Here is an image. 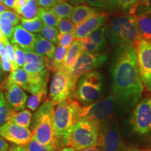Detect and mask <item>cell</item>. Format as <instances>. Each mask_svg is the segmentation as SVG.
<instances>
[{
  "label": "cell",
  "mask_w": 151,
  "mask_h": 151,
  "mask_svg": "<svg viewBox=\"0 0 151 151\" xmlns=\"http://www.w3.org/2000/svg\"><path fill=\"white\" fill-rule=\"evenodd\" d=\"M81 105L77 100L67 99L55 105L53 113V129L56 150L67 146L71 132L78 122V113Z\"/></svg>",
  "instance_id": "obj_2"
},
{
  "label": "cell",
  "mask_w": 151,
  "mask_h": 151,
  "mask_svg": "<svg viewBox=\"0 0 151 151\" xmlns=\"http://www.w3.org/2000/svg\"><path fill=\"white\" fill-rule=\"evenodd\" d=\"M32 131L12 122H6L0 126V136L16 146H24L32 138Z\"/></svg>",
  "instance_id": "obj_13"
},
{
  "label": "cell",
  "mask_w": 151,
  "mask_h": 151,
  "mask_svg": "<svg viewBox=\"0 0 151 151\" xmlns=\"http://www.w3.org/2000/svg\"><path fill=\"white\" fill-rule=\"evenodd\" d=\"M130 124L138 134L146 136L151 133V95L137 104L132 114Z\"/></svg>",
  "instance_id": "obj_10"
},
{
  "label": "cell",
  "mask_w": 151,
  "mask_h": 151,
  "mask_svg": "<svg viewBox=\"0 0 151 151\" xmlns=\"http://www.w3.org/2000/svg\"><path fill=\"white\" fill-rule=\"evenodd\" d=\"M107 60L106 54L83 52L70 73L71 83L73 89L76 90L78 79L85 73L95 70L101 67Z\"/></svg>",
  "instance_id": "obj_11"
},
{
  "label": "cell",
  "mask_w": 151,
  "mask_h": 151,
  "mask_svg": "<svg viewBox=\"0 0 151 151\" xmlns=\"http://www.w3.org/2000/svg\"><path fill=\"white\" fill-rule=\"evenodd\" d=\"M37 2L38 6L41 8L50 9L60 1L59 0H37Z\"/></svg>",
  "instance_id": "obj_44"
},
{
  "label": "cell",
  "mask_w": 151,
  "mask_h": 151,
  "mask_svg": "<svg viewBox=\"0 0 151 151\" xmlns=\"http://www.w3.org/2000/svg\"><path fill=\"white\" fill-rule=\"evenodd\" d=\"M59 1H65L66 0H59Z\"/></svg>",
  "instance_id": "obj_57"
},
{
  "label": "cell",
  "mask_w": 151,
  "mask_h": 151,
  "mask_svg": "<svg viewBox=\"0 0 151 151\" xmlns=\"http://www.w3.org/2000/svg\"><path fill=\"white\" fill-rule=\"evenodd\" d=\"M83 49L82 40L81 39H75L71 46L68 49L66 58L64 62L63 68L71 73L76 63L78 61V58L83 52Z\"/></svg>",
  "instance_id": "obj_18"
},
{
  "label": "cell",
  "mask_w": 151,
  "mask_h": 151,
  "mask_svg": "<svg viewBox=\"0 0 151 151\" xmlns=\"http://www.w3.org/2000/svg\"><path fill=\"white\" fill-rule=\"evenodd\" d=\"M121 0H107L106 9L110 12H115L118 11L120 8Z\"/></svg>",
  "instance_id": "obj_45"
},
{
  "label": "cell",
  "mask_w": 151,
  "mask_h": 151,
  "mask_svg": "<svg viewBox=\"0 0 151 151\" xmlns=\"http://www.w3.org/2000/svg\"><path fill=\"white\" fill-rule=\"evenodd\" d=\"M9 151H24L23 146H14L10 148Z\"/></svg>",
  "instance_id": "obj_50"
},
{
  "label": "cell",
  "mask_w": 151,
  "mask_h": 151,
  "mask_svg": "<svg viewBox=\"0 0 151 151\" xmlns=\"http://www.w3.org/2000/svg\"><path fill=\"white\" fill-rule=\"evenodd\" d=\"M1 60H0V74H1Z\"/></svg>",
  "instance_id": "obj_55"
},
{
  "label": "cell",
  "mask_w": 151,
  "mask_h": 151,
  "mask_svg": "<svg viewBox=\"0 0 151 151\" xmlns=\"http://www.w3.org/2000/svg\"><path fill=\"white\" fill-rule=\"evenodd\" d=\"M38 10L39 6L37 0H29L27 4L17 14L24 19H32L38 16Z\"/></svg>",
  "instance_id": "obj_29"
},
{
  "label": "cell",
  "mask_w": 151,
  "mask_h": 151,
  "mask_svg": "<svg viewBox=\"0 0 151 151\" xmlns=\"http://www.w3.org/2000/svg\"><path fill=\"white\" fill-rule=\"evenodd\" d=\"M48 78L49 77L45 80L43 86H41L40 89L38 90L37 92H35V93L32 94V95L29 97H28L26 106L29 110L35 111L39 108L41 104L46 99L47 93H48Z\"/></svg>",
  "instance_id": "obj_21"
},
{
  "label": "cell",
  "mask_w": 151,
  "mask_h": 151,
  "mask_svg": "<svg viewBox=\"0 0 151 151\" xmlns=\"http://www.w3.org/2000/svg\"><path fill=\"white\" fill-rule=\"evenodd\" d=\"M32 119V115L29 110L16 111L11 109L7 122H12L19 126L28 128L30 126Z\"/></svg>",
  "instance_id": "obj_22"
},
{
  "label": "cell",
  "mask_w": 151,
  "mask_h": 151,
  "mask_svg": "<svg viewBox=\"0 0 151 151\" xmlns=\"http://www.w3.org/2000/svg\"><path fill=\"white\" fill-rule=\"evenodd\" d=\"M105 31L106 28L102 27L96 30L95 32H94L93 33H92L87 37L92 43L99 47L101 51H104L106 48L107 43H108L106 37Z\"/></svg>",
  "instance_id": "obj_27"
},
{
  "label": "cell",
  "mask_w": 151,
  "mask_h": 151,
  "mask_svg": "<svg viewBox=\"0 0 151 151\" xmlns=\"http://www.w3.org/2000/svg\"><path fill=\"white\" fill-rule=\"evenodd\" d=\"M115 103L114 97L111 94L99 101L88 105L81 106L78 113V121L81 120H87L100 128L110 118Z\"/></svg>",
  "instance_id": "obj_6"
},
{
  "label": "cell",
  "mask_w": 151,
  "mask_h": 151,
  "mask_svg": "<svg viewBox=\"0 0 151 151\" xmlns=\"http://www.w3.org/2000/svg\"><path fill=\"white\" fill-rule=\"evenodd\" d=\"M75 34L73 32L60 34L59 33L58 37V44L59 46L69 48L75 40Z\"/></svg>",
  "instance_id": "obj_36"
},
{
  "label": "cell",
  "mask_w": 151,
  "mask_h": 151,
  "mask_svg": "<svg viewBox=\"0 0 151 151\" xmlns=\"http://www.w3.org/2000/svg\"><path fill=\"white\" fill-rule=\"evenodd\" d=\"M24 151H55L56 149L42 144L32 137L29 143L23 146Z\"/></svg>",
  "instance_id": "obj_33"
},
{
  "label": "cell",
  "mask_w": 151,
  "mask_h": 151,
  "mask_svg": "<svg viewBox=\"0 0 151 151\" xmlns=\"http://www.w3.org/2000/svg\"><path fill=\"white\" fill-rule=\"evenodd\" d=\"M38 16L42 20L43 24L50 27H58L60 19L50 11V9H46L39 7Z\"/></svg>",
  "instance_id": "obj_26"
},
{
  "label": "cell",
  "mask_w": 151,
  "mask_h": 151,
  "mask_svg": "<svg viewBox=\"0 0 151 151\" xmlns=\"http://www.w3.org/2000/svg\"><path fill=\"white\" fill-rule=\"evenodd\" d=\"M151 14V0H139L137 4L129 11V14L140 17Z\"/></svg>",
  "instance_id": "obj_28"
},
{
  "label": "cell",
  "mask_w": 151,
  "mask_h": 151,
  "mask_svg": "<svg viewBox=\"0 0 151 151\" xmlns=\"http://www.w3.org/2000/svg\"><path fill=\"white\" fill-rule=\"evenodd\" d=\"M15 50V56H16V62L18 68L23 67L24 65V51L18 45L14 44Z\"/></svg>",
  "instance_id": "obj_40"
},
{
  "label": "cell",
  "mask_w": 151,
  "mask_h": 151,
  "mask_svg": "<svg viewBox=\"0 0 151 151\" xmlns=\"http://www.w3.org/2000/svg\"><path fill=\"white\" fill-rule=\"evenodd\" d=\"M137 21L141 39L151 41V14L137 17Z\"/></svg>",
  "instance_id": "obj_23"
},
{
  "label": "cell",
  "mask_w": 151,
  "mask_h": 151,
  "mask_svg": "<svg viewBox=\"0 0 151 151\" xmlns=\"http://www.w3.org/2000/svg\"><path fill=\"white\" fill-rule=\"evenodd\" d=\"M41 36L46 40L55 44H58V37L59 31L56 27H50L43 24V27L41 31Z\"/></svg>",
  "instance_id": "obj_31"
},
{
  "label": "cell",
  "mask_w": 151,
  "mask_h": 151,
  "mask_svg": "<svg viewBox=\"0 0 151 151\" xmlns=\"http://www.w3.org/2000/svg\"><path fill=\"white\" fill-rule=\"evenodd\" d=\"M107 20L108 15L104 12L88 19L76 28L74 32L75 38L76 39H83L88 37L96 30L104 26L106 24Z\"/></svg>",
  "instance_id": "obj_15"
},
{
  "label": "cell",
  "mask_w": 151,
  "mask_h": 151,
  "mask_svg": "<svg viewBox=\"0 0 151 151\" xmlns=\"http://www.w3.org/2000/svg\"><path fill=\"white\" fill-rule=\"evenodd\" d=\"M8 10H9V9L7 8L5 5H4L3 4H0V14L4 12V11H8Z\"/></svg>",
  "instance_id": "obj_52"
},
{
  "label": "cell",
  "mask_w": 151,
  "mask_h": 151,
  "mask_svg": "<svg viewBox=\"0 0 151 151\" xmlns=\"http://www.w3.org/2000/svg\"><path fill=\"white\" fill-rule=\"evenodd\" d=\"M74 6L66 1H60L52 8L50 9L55 16L59 19L70 18Z\"/></svg>",
  "instance_id": "obj_24"
},
{
  "label": "cell",
  "mask_w": 151,
  "mask_h": 151,
  "mask_svg": "<svg viewBox=\"0 0 151 151\" xmlns=\"http://www.w3.org/2000/svg\"><path fill=\"white\" fill-rule=\"evenodd\" d=\"M0 60H1V71H2L3 72L11 73V71H13L12 65H11V63L10 60L9 59L8 56H7V55L1 56V58H0Z\"/></svg>",
  "instance_id": "obj_42"
},
{
  "label": "cell",
  "mask_w": 151,
  "mask_h": 151,
  "mask_svg": "<svg viewBox=\"0 0 151 151\" xmlns=\"http://www.w3.org/2000/svg\"><path fill=\"white\" fill-rule=\"evenodd\" d=\"M11 84H16L22 90L29 92L30 83L27 73L22 68H18L16 70L11 71L8 78L3 83V86Z\"/></svg>",
  "instance_id": "obj_19"
},
{
  "label": "cell",
  "mask_w": 151,
  "mask_h": 151,
  "mask_svg": "<svg viewBox=\"0 0 151 151\" xmlns=\"http://www.w3.org/2000/svg\"><path fill=\"white\" fill-rule=\"evenodd\" d=\"M58 27V31L60 34L73 32L76 28L75 24L71 22V20L69 18L60 19Z\"/></svg>",
  "instance_id": "obj_34"
},
{
  "label": "cell",
  "mask_w": 151,
  "mask_h": 151,
  "mask_svg": "<svg viewBox=\"0 0 151 151\" xmlns=\"http://www.w3.org/2000/svg\"><path fill=\"white\" fill-rule=\"evenodd\" d=\"M4 0H0V4H3Z\"/></svg>",
  "instance_id": "obj_56"
},
{
  "label": "cell",
  "mask_w": 151,
  "mask_h": 151,
  "mask_svg": "<svg viewBox=\"0 0 151 151\" xmlns=\"http://www.w3.org/2000/svg\"><path fill=\"white\" fill-rule=\"evenodd\" d=\"M59 151H76V150L73 148H71V147L66 146L65 148H62L61 150H60Z\"/></svg>",
  "instance_id": "obj_53"
},
{
  "label": "cell",
  "mask_w": 151,
  "mask_h": 151,
  "mask_svg": "<svg viewBox=\"0 0 151 151\" xmlns=\"http://www.w3.org/2000/svg\"><path fill=\"white\" fill-rule=\"evenodd\" d=\"M25 63H39L45 65L44 57L34 52L24 51V64Z\"/></svg>",
  "instance_id": "obj_38"
},
{
  "label": "cell",
  "mask_w": 151,
  "mask_h": 151,
  "mask_svg": "<svg viewBox=\"0 0 151 151\" xmlns=\"http://www.w3.org/2000/svg\"><path fill=\"white\" fill-rule=\"evenodd\" d=\"M75 90L71 83L70 73L64 68L55 71L50 82V100L57 105L67 99L74 98Z\"/></svg>",
  "instance_id": "obj_8"
},
{
  "label": "cell",
  "mask_w": 151,
  "mask_h": 151,
  "mask_svg": "<svg viewBox=\"0 0 151 151\" xmlns=\"http://www.w3.org/2000/svg\"><path fill=\"white\" fill-rule=\"evenodd\" d=\"M135 47L141 81L143 87L151 92V41L141 39Z\"/></svg>",
  "instance_id": "obj_12"
},
{
  "label": "cell",
  "mask_w": 151,
  "mask_h": 151,
  "mask_svg": "<svg viewBox=\"0 0 151 151\" xmlns=\"http://www.w3.org/2000/svg\"><path fill=\"white\" fill-rule=\"evenodd\" d=\"M147 151H151V150H147Z\"/></svg>",
  "instance_id": "obj_58"
},
{
  "label": "cell",
  "mask_w": 151,
  "mask_h": 151,
  "mask_svg": "<svg viewBox=\"0 0 151 151\" xmlns=\"http://www.w3.org/2000/svg\"><path fill=\"white\" fill-rule=\"evenodd\" d=\"M103 86L104 79L101 73L97 70L90 71L78 79L74 97L77 101L84 104L95 102L101 97Z\"/></svg>",
  "instance_id": "obj_5"
},
{
  "label": "cell",
  "mask_w": 151,
  "mask_h": 151,
  "mask_svg": "<svg viewBox=\"0 0 151 151\" xmlns=\"http://www.w3.org/2000/svg\"><path fill=\"white\" fill-rule=\"evenodd\" d=\"M16 0H4L3 4L5 5L8 9H14Z\"/></svg>",
  "instance_id": "obj_48"
},
{
  "label": "cell",
  "mask_w": 151,
  "mask_h": 151,
  "mask_svg": "<svg viewBox=\"0 0 151 151\" xmlns=\"http://www.w3.org/2000/svg\"><path fill=\"white\" fill-rule=\"evenodd\" d=\"M97 146L101 151H127L116 120H109L100 127Z\"/></svg>",
  "instance_id": "obj_9"
},
{
  "label": "cell",
  "mask_w": 151,
  "mask_h": 151,
  "mask_svg": "<svg viewBox=\"0 0 151 151\" xmlns=\"http://www.w3.org/2000/svg\"><path fill=\"white\" fill-rule=\"evenodd\" d=\"M106 28V37L113 48L135 46L140 40L137 18L132 15H119L111 19Z\"/></svg>",
  "instance_id": "obj_3"
},
{
  "label": "cell",
  "mask_w": 151,
  "mask_h": 151,
  "mask_svg": "<svg viewBox=\"0 0 151 151\" xmlns=\"http://www.w3.org/2000/svg\"><path fill=\"white\" fill-rule=\"evenodd\" d=\"M4 45L6 50L7 56H8L9 60H10L11 65H12V69L13 71L16 70L17 69H18V67L16 65V56H15V50L14 48V46L12 44H11V43L9 42V39H6L4 41H3Z\"/></svg>",
  "instance_id": "obj_37"
},
{
  "label": "cell",
  "mask_w": 151,
  "mask_h": 151,
  "mask_svg": "<svg viewBox=\"0 0 151 151\" xmlns=\"http://www.w3.org/2000/svg\"><path fill=\"white\" fill-rule=\"evenodd\" d=\"M0 18L6 19L14 26L18 25L20 20V16L17 13L9 10L5 11L1 13L0 14Z\"/></svg>",
  "instance_id": "obj_39"
},
{
  "label": "cell",
  "mask_w": 151,
  "mask_h": 151,
  "mask_svg": "<svg viewBox=\"0 0 151 151\" xmlns=\"http://www.w3.org/2000/svg\"><path fill=\"white\" fill-rule=\"evenodd\" d=\"M20 22L22 27L27 32L31 33H39L43 27L42 20L39 16L32 19H24L20 16Z\"/></svg>",
  "instance_id": "obj_25"
},
{
  "label": "cell",
  "mask_w": 151,
  "mask_h": 151,
  "mask_svg": "<svg viewBox=\"0 0 151 151\" xmlns=\"http://www.w3.org/2000/svg\"><path fill=\"white\" fill-rule=\"evenodd\" d=\"M100 13H101V11L89 6L84 4L76 6L71 14L70 20L75 24L76 27H78L79 24L83 23L88 19L97 16Z\"/></svg>",
  "instance_id": "obj_17"
},
{
  "label": "cell",
  "mask_w": 151,
  "mask_h": 151,
  "mask_svg": "<svg viewBox=\"0 0 151 151\" xmlns=\"http://www.w3.org/2000/svg\"><path fill=\"white\" fill-rule=\"evenodd\" d=\"M5 90V99L12 110L20 111L24 110L28 99L27 93L16 84L3 86Z\"/></svg>",
  "instance_id": "obj_14"
},
{
  "label": "cell",
  "mask_w": 151,
  "mask_h": 151,
  "mask_svg": "<svg viewBox=\"0 0 151 151\" xmlns=\"http://www.w3.org/2000/svg\"><path fill=\"white\" fill-rule=\"evenodd\" d=\"M55 49L53 43L46 40L41 35H36V43L34 48L36 53L43 57L53 58Z\"/></svg>",
  "instance_id": "obj_20"
},
{
  "label": "cell",
  "mask_w": 151,
  "mask_h": 151,
  "mask_svg": "<svg viewBox=\"0 0 151 151\" xmlns=\"http://www.w3.org/2000/svg\"><path fill=\"white\" fill-rule=\"evenodd\" d=\"M15 27L4 18H0V32L7 39H11L14 34Z\"/></svg>",
  "instance_id": "obj_35"
},
{
  "label": "cell",
  "mask_w": 151,
  "mask_h": 151,
  "mask_svg": "<svg viewBox=\"0 0 151 151\" xmlns=\"http://www.w3.org/2000/svg\"><path fill=\"white\" fill-rule=\"evenodd\" d=\"M29 0H16V4H15L14 10L15 12L18 13L20 9H22L23 7L27 4Z\"/></svg>",
  "instance_id": "obj_46"
},
{
  "label": "cell",
  "mask_w": 151,
  "mask_h": 151,
  "mask_svg": "<svg viewBox=\"0 0 151 151\" xmlns=\"http://www.w3.org/2000/svg\"><path fill=\"white\" fill-rule=\"evenodd\" d=\"M99 127L87 120H81L76 124L71 132L67 146L76 151L98 146Z\"/></svg>",
  "instance_id": "obj_7"
},
{
  "label": "cell",
  "mask_w": 151,
  "mask_h": 151,
  "mask_svg": "<svg viewBox=\"0 0 151 151\" xmlns=\"http://www.w3.org/2000/svg\"><path fill=\"white\" fill-rule=\"evenodd\" d=\"M69 3L72 6H78L85 3V0H68Z\"/></svg>",
  "instance_id": "obj_49"
},
{
  "label": "cell",
  "mask_w": 151,
  "mask_h": 151,
  "mask_svg": "<svg viewBox=\"0 0 151 151\" xmlns=\"http://www.w3.org/2000/svg\"><path fill=\"white\" fill-rule=\"evenodd\" d=\"M138 1L139 0H121L120 9L124 13H129Z\"/></svg>",
  "instance_id": "obj_41"
},
{
  "label": "cell",
  "mask_w": 151,
  "mask_h": 151,
  "mask_svg": "<svg viewBox=\"0 0 151 151\" xmlns=\"http://www.w3.org/2000/svg\"><path fill=\"white\" fill-rule=\"evenodd\" d=\"M85 2H86L87 4L92 8L106 9L107 0H85Z\"/></svg>",
  "instance_id": "obj_43"
},
{
  "label": "cell",
  "mask_w": 151,
  "mask_h": 151,
  "mask_svg": "<svg viewBox=\"0 0 151 151\" xmlns=\"http://www.w3.org/2000/svg\"><path fill=\"white\" fill-rule=\"evenodd\" d=\"M68 49L69 48L59 46V45H58V47L56 48L55 52V55L53 57L54 64L56 71L60 70L62 68H63L64 62H65L66 55H67Z\"/></svg>",
  "instance_id": "obj_30"
},
{
  "label": "cell",
  "mask_w": 151,
  "mask_h": 151,
  "mask_svg": "<svg viewBox=\"0 0 151 151\" xmlns=\"http://www.w3.org/2000/svg\"><path fill=\"white\" fill-rule=\"evenodd\" d=\"M129 151H140V150H138V149L133 148V149H131V150H129Z\"/></svg>",
  "instance_id": "obj_54"
},
{
  "label": "cell",
  "mask_w": 151,
  "mask_h": 151,
  "mask_svg": "<svg viewBox=\"0 0 151 151\" xmlns=\"http://www.w3.org/2000/svg\"><path fill=\"white\" fill-rule=\"evenodd\" d=\"M111 94L123 109L134 107L142 97L143 85L137 64L135 46L116 48L110 69Z\"/></svg>",
  "instance_id": "obj_1"
},
{
  "label": "cell",
  "mask_w": 151,
  "mask_h": 151,
  "mask_svg": "<svg viewBox=\"0 0 151 151\" xmlns=\"http://www.w3.org/2000/svg\"><path fill=\"white\" fill-rule=\"evenodd\" d=\"M55 104L46 99L35 111L32 119V137L45 146L56 149L53 129V113Z\"/></svg>",
  "instance_id": "obj_4"
},
{
  "label": "cell",
  "mask_w": 151,
  "mask_h": 151,
  "mask_svg": "<svg viewBox=\"0 0 151 151\" xmlns=\"http://www.w3.org/2000/svg\"><path fill=\"white\" fill-rule=\"evenodd\" d=\"M79 151H101L99 148H97V147H90V148H88L83 150H81Z\"/></svg>",
  "instance_id": "obj_51"
},
{
  "label": "cell",
  "mask_w": 151,
  "mask_h": 151,
  "mask_svg": "<svg viewBox=\"0 0 151 151\" xmlns=\"http://www.w3.org/2000/svg\"><path fill=\"white\" fill-rule=\"evenodd\" d=\"M10 111L11 109L6 102L4 94L0 90V126L7 122Z\"/></svg>",
  "instance_id": "obj_32"
},
{
  "label": "cell",
  "mask_w": 151,
  "mask_h": 151,
  "mask_svg": "<svg viewBox=\"0 0 151 151\" xmlns=\"http://www.w3.org/2000/svg\"><path fill=\"white\" fill-rule=\"evenodd\" d=\"M9 149V143L0 136V151H8Z\"/></svg>",
  "instance_id": "obj_47"
},
{
  "label": "cell",
  "mask_w": 151,
  "mask_h": 151,
  "mask_svg": "<svg viewBox=\"0 0 151 151\" xmlns=\"http://www.w3.org/2000/svg\"><path fill=\"white\" fill-rule=\"evenodd\" d=\"M11 42L13 44L18 45L24 51L33 52L36 43V35L27 32L21 24H18L14 28Z\"/></svg>",
  "instance_id": "obj_16"
}]
</instances>
